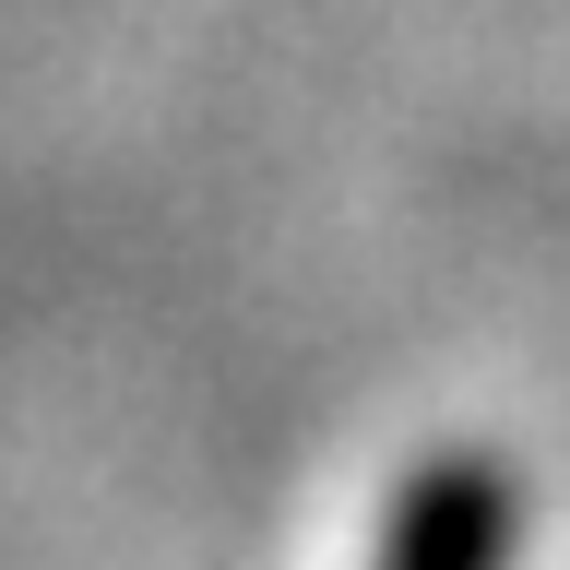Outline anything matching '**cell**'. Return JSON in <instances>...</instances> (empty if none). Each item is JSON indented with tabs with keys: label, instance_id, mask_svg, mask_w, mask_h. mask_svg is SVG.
Segmentation results:
<instances>
[{
	"label": "cell",
	"instance_id": "1",
	"mask_svg": "<svg viewBox=\"0 0 570 570\" xmlns=\"http://www.w3.org/2000/svg\"><path fill=\"white\" fill-rule=\"evenodd\" d=\"M381 570H511V475L488 452H440L392 511Z\"/></svg>",
	"mask_w": 570,
	"mask_h": 570
}]
</instances>
